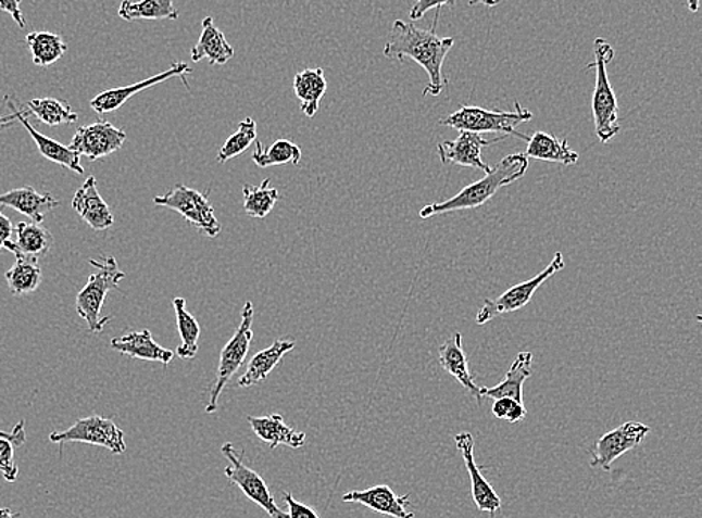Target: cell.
Wrapping results in <instances>:
<instances>
[{
    "instance_id": "obj_1",
    "label": "cell",
    "mask_w": 702,
    "mask_h": 518,
    "mask_svg": "<svg viewBox=\"0 0 702 518\" xmlns=\"http://www.w3.org/2000/svg\"><path fill=\"white\" fill-rule=\"evenodd\" d=\"M452 47V38H440L435 30L419 29L414 23L396 20L390 38L385 43L384 56L392 61L403 62L410 59L418 63L430 78L424 89V97H439L448 86L442 68Z\"/></svg>"
},
{
    "instance_id": "obj_2",
    "label": "cell",
    "mask_w": 702,
    "mask_h": 518,
    "mask_svg": "<svg viewBox=\"0 0 702 518\" xmlns=\"http://www.w3.org/2000/svg\"><path fill=\"white\" fill-rule=\"evenodd\" d=\"M527 168H529V160L525 154H510V156L503 157L498 167L491 169L481 180L466 186L450 200L426 205L419 212V216L423 219H428V217L436 215L481 207L482 204H486L498 193L499 189L505 188V186L525 177Z\"/></svg>"
},
{
    "instance_id": "obj_3",
    "label": "cell",
    "mask_w": 702,
    "mask_h": 518,
    "mask_svg": "<svg viewBox=\"0 0 702 518\" xmlns=\"http://www.w3.org/2000/svg\"><path fill=\"white\" fill-rule=\"evenodd\" d=\"M593 43V66L597 68V85L592 99L594 130L599 141L606 144L620 132V109L606 71V66L613 61L614 49L604 38H597Z\"/></svg>"
},
{
    "instance_id": "obj_4",
    "label": "cell",
    "mask_w": 702,
    "mask_h": 518,
    "mask_svg": "<svg viewBox=\"0 0 702 518\" xmlns=\"http://www.w3.org/2000/svg\"><path fill=\"white\" fill-rule=\"evenodd\" d=\"M89 263L97 271L89 276L86 287L78 292L75 308L92 333H101L106 324L111 321V316H105V318L101 316L106 294L117 290L118 283L125 279L126 275L118 268L114 256H104L99 261L90 260Z\"/></svg>"
},
{
    "instance_id": "obj_5",
    "label": "cell",
    "mask_w": 702,
    "mask_h": 518,
    "mask_svg": "<svg viewBox=\"0 0 702 518\" xmlns=\"http://www.w3.org/2000/svg\"><path fill=\"white\" fill-rule=\"evenodd\" d=\"M534 113L523 109L518 101H515V112H496L481 106L463 105L459 112L440 121V125L457 129L460 132L475 134H499V136H514L522 140H529L525 134L518 132L517 126L529 122Z\"/></svg>"
},
{
    "instance_id": "obj_6",
    "label": "cell",
    "mask_w": 702,
    "mask_h": 518,
    "mask_svg": "<svg viewBox=\"0 0 702 518\" xmlns=\"http://www.w3.org/2000/svg\"><path fill=\"white\" fill-rule=\"evenodd\" d=\"M253 316H255V307H253L252 302H246L243 311H241L240 326L221 352L216 382H214L212 391H210V401L205 406V414L212 415L216 413L222 391H224L229 379L239 371L246 357H248L253 340Z\"/></svg>"
},
{
    "instance_id": "obj_7",
    "label": "cell",
    "mask_w": 702,
    "mask_h": 518,
    "mask_svg": "<svg viewBox=\"0 0 702 518\" xmlns=\"http://www.w3.org/2000/svg\"><path fill=\"white\" fill-rule=\"evenodd\" d=\"M221 451L228 460V466L224 469L225 477L236 484L249 501L261 506L269 518H289L288 513L281 511L279 505L276 504L275 494L269 492L264 478L246 465L245 453L236 450L231 442L222 445Z\"/></svg>"
},
{
    "instance_id": "obj_8",
    "label": "cell",
    "mask_w": 702,
    "mask_h": 518,
    "mask_svg": "<svg viewBox=\"0 0 702 518\" xmlns=\"http://www.w3.org/2000/svg\"><path fill=\"white\" fill-rule=\"evenodd\" d=\"M153 203L177 212L210 239L221 235L222 225L214 215L213 205L210 204L209 198L204 193L198 192L196 189L177 184L165 195L154 197Z\"/></svg>"
},
{
    "instance_id": "obj_9",
    "label": "cell",
    "mask_w": 702,
    "mask_h": 518,
    "mask_svg": "<svg viewBox=\"0 0 702 518\" xmlns=\"http://www.w3.org/2000/svg\"><path fill=\"white\" fill-rule=\"evenodd\" d=\"M563 268H565V260H563L562 252H557L553 261H551L550 266L535 276V278L514 285L510 290L499 295L498 299L486 300L475 321H477L478 326H484V324L493 321L498 316L513 314V312L526 307L531 302V299H534L535 292L542 287V283H546L551 276L562 271Z\"/></svg>"
},
{
    "instance_id": "obj_10",
    "label": "cell",
    "mask_w": 702,
    "mask_h": 518,
    "mask_svg": "<svg viewBox=\"0 0 702 518\" xmlns=\"http://www.w3.org/2000/svg\"><path fill=\"white\" fill-rule=\"evenodd\" d=\"M50 441L54 444L83 442V444L102 446L113 454H123L126 451L125 432L116 422L101 415H90L63 432L51 433Z\"/></svg>"
},
{
    "instance_id": "obj_11",
    "label": "cell",
    "mask_w": 702,
    "mask_h": 518,
    "mask_svg": "<svg viewBox=\"0 0 702 518\" xmlns=\"http://www.w3.org/2000/svg\"><path fill=\"white\" fill-rule=\"evenodd\" d=\"M650 430L652 429L648 425L629 421L617 427V429L611 430V432H606L593 446L590 465H592V468L611 470L613 463L618 457H622L623 454L636 450L648 437Z\"/></svg>"
},
{
    "instance_id": "obj_12",
    "label": "cell",
    "mask_w": 702,
    "mask_h": 518,
    "mask_svg": "<svg viewBox=\"0 0 702 518\" xmlns=\"http://www.w3.org/2000/svg\"><path fill=\"white\" fill-rule=\"evenodd\" d=\"M125 141V130L116 128L110 122L98 121L78 128L70 148L89 161H98L121 150Z\"/></svg>"
},
{
    "instance_id": "obj_13",
    "label": "cell",
    "mask_w": 702,
    "mask_h": 518,
    "mask_svg": "<svg viewBox=\"0 0 702 518\" xmlns=\"http://www.w3.org/2000/svg\"><path fill=\"white\" fill-rule=\"evenodd\" d=\"M505 136L486 138L482 134L462 132L455 140L439 142L438 153L442 164L460 165V167H471L481 169L489 174L491 168L489 164L482 161L481 152L487 146L505 140Z\"/></svg>"
},
{
    "instance_id": "obj_14",
    "label": "cell",
    "mask_w": 702,
    "mask_h": 518,
    "mask_svg": "<svg viewBox=\"0 0 702 518\" xmlns=\"http://www.w3.org/2000/svg\"><path fill=\"white\" fill-rule=\"evenodd\" d=\"M455 446L462 454L467 473H469L472 484V500L481 513H489L491 518L502 509V500L499 494L491 488L489 481L482 476V470L475 462L474 448L475 439L469 432L459 433L455 437Z\"/></svg>"
},
{
    "instance_id": "obj_15",
    "label": "cell",
    "mask_w": 702,
    "mask_h": 518,
    "mask_svg": "<svg viewBox=\"0 0 702 518\" xmlns=\"http://www.w3.org/2000/svg\"><path fill=\"white\" fill-rule=\"evenodd\" d=\"M192 74V68H189L188 63L176 62L173 63L172 68L164 71V73L153 75V77L147 78L140 83H135V85L117 87V89L105 90V92L99 93L98 97H95L90 101V106L98 114H106L111 112H116L121 109L125 102H128L130 98L135 94L142 92V90L150 89V87L160 85L170 80V78L180 77L184 80L185 86L189 87L188 81H186V75Z\"/></svg>"
},
{
    "instance_id": "obj_16",
    "label": "cell",
    "mask_w": 702,
    "mask_h": 518,
    "mask_svg": "<svg viewBox=\"0 0 702 518\" xmlns=\"http://www.w3.org/2000/svg\"><path fill=\"white\" fill-rule=\"evenodd\" d=\"M342 501L366 506L372 511L392 518H415V514L408 509L411 505L410 494L399 496L390 485H373L366 490H354L343 494Z\"/></svg>"
},
{
    "instance_id": "obj_17",
    "label": "cell",
    "mask_w": 702,
    "mask_h": 518,
    "mask_svg": "<svg viewBox=\"0 0 702 518\" xmlns=\"http://www.w3.org/2000/svg\"><path fill=\"white\" fill-rule=\"evenodd\" d=\"M7 104L10 106L11 112H13L17 122L25 126L27 132L30 134V137L34 138V141L37 142L39 153L42 154L46 160L54 162V164L62 165L71 172L85 174V168L82 165V156L77 152H74L70 146H63L61 142L54 141L53 138L42 136L41 132H38L34 128V125L29 122L30 112H22L17 105H15L14 99L7 98Z\"/></svg>"
},
{
    "instance_id": "obj_18",
    "label": "cell",
    "mask_w": 702,
    "mask_h": 518,
    "mask_svg": "<svg viewBox=\"0 0 702 518\" xmlns=\"http://www.w3.org/2000/svg\"><path fill=\"white\" fill-rule=\"evenodd\" d=\"M73 209L95 231H105L113 227L114 215L98 191L97 179L87 177L82 188L75 192Z\"/></svg>"
},
{
    "instance_id": "obj_19",
    "label": "cell",
    "mask_w": 702,
    "mask_h": 518,
    "mask_svg": "<svg viewBox=\"0 0 702 518\" xmlns=\"http://www.w3.org/2000/svg\"><path fill=\"white\" fill-rule=\"evenodd\" d=\"M439 365L452 378L457 379L460 386L469 390L471 394L481 402V387L475 382V375L472 374L469 359L463 350L462 334L455 333L454 339L447 340L439 348Z\"/></svg>"
},
{
    "instance_id": "obj_20",
    "label": "cell",
    "mask_w": 702,
    "mask_h": 518,
    "mask_svg": "<svg viewBox=\"0 0 702 518\" xmlns=\"http://www.w3.org/2000/svg\"><path fill=\"white\" fill-rule=\"evenodd\" d=\"M0 205L11 207L30 217L32 223L42 224L47 213L59 207V201L51 193H39L32 186L13 189L0 195Z\"/></svg>"
},
{
    "instance_id": "obj_21",
    "label": "cell",
    "mask_w": 702,
    "mask_h": 518,
    "mask_svg": "<svg viewBox=\"0 0 702 518\" xmlns=\"http://www.w3.org/2000/svg\"><path fill=\"white\" fill-rule=\"evenodd\" d=\"M252 432L256 434L269 450H276L279 445H287L289 448H301L305 444V433L285 425L284 417L279 414L267 415V417H248Z\"/></svg>"
},
{
    "instance_id": "obj_22",
    "label": "cell",
    "mask_w": 702,
    "mask_h": 518,
    "mask_svg": "<svg viewBox=\"0 0 702 518\" xmlns=\"http://www.w3.org/2000/svg\"><path fill=\"white\" fill-rule=\"evenodd\" d=\"M111 348L129 357L146 359V362H158L168 366L173 362L174 352L154 342L150 330L130 331L122 338L111 340Z\"/></svg>"
},
{
    "instance_id": "obj_23",
    "label": "cell",
    "mask_w": 702,
    "mask_h": 518,
    "mask_svg": "<svg viewBox=\"0 0 702 518\" xmlns=\"http://www.w3.org/2000/svg\"><path fill=\"white\" fill-rule=\"evenodd\" d=\"M17 239L8 240L3 248L13 252L15 258H39L53 248L54 237L49 229L37 223H20L15 227Z\"/></svg>"
},
{
    "instance_id": "obj_24",
    "label": "cell",
    "mask_w": 702,
    "mask_h": 518,
    "mask_svg": "<svg viewBox=\"0 0 702 518\" xmlns=\"http://www.w3.org/2000/svg\"><path fill=\"white\" fill-rule=\"evenodd\" d=\"M193 62L208 59L210 65H225L234 58L231 43L226 41L225 35L214 26L213 17L202 20L201 37L190 51Z\"/></svg>"
},
{
    "instance_id": "obj_25",
    "label": "cell",
    "mask_w": 702,
    "mask_h": 518,
    "mask_svg": "<svg viewBox=\"0 0 702 518\" xmlns=\"http://www.w3.org/2000/svg\"><path fill=\"white\" fill-rule=\"evenodd\" d=\"M525 156L527 160H538L543 162H553V164L574 165L578 162V153L569 148L565 138H556L550 134L535 132L527 140Z\"/></svg>"
},
{
    "instance_id": "obj_26",
    "label": "cell",
    "mask_w": 702,
    "mask_h": 518,
    "mask_svg": "<svg viewBox=\"0 0 702 518\" xmlns=\"http://www.w3.org/2000/svg\"><path fill=\"white\" fill-rule=\"evenodd\" d=\"M531 362H534V355L530 352H519L502 382L491 389H481V399L498 401V399L507 397L523 403V386L526 379L531 377Z\"/></svg>"
},
{
    "instance_id": "obj_27",
    "label": "cell",
    "mask_w": 702,
    "mask_h": 518,
    "mask_svg": "<svg viewBox=\"0 0 702 518\" xmlns=\"http://www.w3.org/2000/svg\"><path fill=\"white\" fill-rule=\"evenodd\" d=\"M293 348H296V342H292V340H275L267 350L258 352L249 363L246 374L239 378V386L248 389V387L265 381L268 375L279 365L281 358Z\"/></svg>"
},
{
    "instance_id": "obj_28",
    "label": "cell",
    "mask_w": 702,
    "mask_h": 518,
    "mask_svg": "<svg viewBox=\"0 0 702 518\" xmlns=\"http://www.w3.org/2000/svg\"><path fill=\"white\" fill-rule=\"evenodd\" d=\"M293 93L300 101V110L308 117H315L319 112L321 99L327 92L323 68H308L293 77Z\"/></svg>"
},
{
    "instance_id": "obj_29",
    "label": "cell",
    "mask_w": 702,
    "mask_h": 518,
    "mask_svg": "<svg viewBox=\"0 0 702 518\" xmlns=\"http://www.w3.org/2000/svg\"><path fill=\"white\" fill-rule=\"evenodd\" d=\"M26 43L32 53V61L41 68L61 61L67 50V43L61 35L53 31H30L26 37Z\"/></svg>"
},
{
    "instance_id": "obj_30",
    "label": "cell",
    "mask_w": 702,
    "mask_h": 518,
    "mask_svg": "<svg viewBox=\"0 0 702 518\" xmlns=\"http://www.w3.org/2000/svg\"><path fill=\"white\" fill-rule=\"evenodd\" d=\"M118 17L125 22L134 20H177L180 17L173 0H123L118 8Z\"/></svg>"
},
{
    "instance_id": "obj_31",
    "label": "cell",
    "mask_w": 702,
    "mask_h": 518,
    "mask_svg": "<svg viewBox=\"0 0 702 518\" xmlns=\"http://www.w3.org/2000/svg\"><path fill=\"white\" fill-rule=\"evenodd\" d=\"M174 311H176L178 334L181 343L177 348V355L180 358H196L198 354V340H200L201 328L196 316L186 311V300L184 296H176L173 300Z\"/></svg>"
},
{
    "instance_id": "obj_32",
    "label": "cell",
    "mask_w": 702,
    "mask_h": 518,
    "mask_svg": "<svg viewBox=\"0 0 702 518\" xmlns=\"http://www.w3.org/2000/svg\"><path fill=\"white\" fill-rule=\"evenodd\" d=\"M5 278L13 295H26L38 290L42 282V270L37 258L20 256L14 266L7 271Z\"/></svg>"
},
{
    "instance_id": "obj_33",
    "label": "cell",
    "mask_w": 702,
    "mask_h": 518,
    "mask_svg": "<svg viewBox=\"0 0 702 518\" xmlns=\"http://www.w3.org/2000/svg\"><path fill=\"white\" fill-rule=\"evenodd\" d=\"M301 157H303V152L299 146L289 140H277L267 149L258 141L255 152L252 154L253 162L260 168L285 164L299 165Z\"/></svg>"
},
{
    "instance_id": "obj_34",
    "label": "cell",
    "mask_w": 702,
    "mask_h": 518,
    "mask_svg": "<svg viewBox=\"0 0 702 518\" xmlns=\"http://www.w3.org/2000/svg\"><path fill=\"white\" fill-rule=\"evenodd\" d=\"M243 198L246 215L264 219L275 209L280 193L276 188H273L272 180L265 179L260 186L245 185Z\"/></svg>"
},
{
    "instance_id": "obj_35",
    "label": "cell",
    "mask_w": 702,
    "mask_h": 518,
    "mask_svg": "<svg viewBox=\"0 0 702 518\" xmlns=\"http://www.w3.org/2000/svg\"><path fill=\"white\" fill-rule=\"evenodd\" d=\"M30 113L42 124L49 126L71 125L78 121V114L73 112L66 101L55 98L32 99L27 102Z\"/></svg>"
},
{
    "instance_id": "obj_36",
    "label": "cell",
    "mask_w": 702,
    "mask_h": 518,
    "mask_svg": "<svg viewBox=\"0 0 702 518\" xmlns=\"http://www.w3.org/2000/svg\"><path fill=\"white\" fill-rule=\"evenodd\" d=\"M255 141L256 122L252 117H246L245 121L240 122L237 132L233 134L225 141V144L222 146L220 152H217V162L225 164V162L233 160V157L239 156V154L245 153L246 150L251 148L252 142Z\"/></svg>"
},
{
    "instance_id": "obj_37",
    "label": "cell",
    "mask_w": 702,
    "mask_h": 518,
    "mask_svg": "<svg viewBox=\"0 0 702 518\" xmlns=\"http://www.w3.org/2000/svg\"><path fill=\"white\" fill-rule=\"evenodd\" d=\"M0 472L8 482L17 481L18 465L14 457V444L10 439L0 437Z\"/></svg>"
},
{
    "instance_id": "obj_38",
    "label": "cell",
    "mask_w": 702,
    "mask_h": 518,
    "mask_svg": "<svg viewBox=\"0 0 702 518\" xmlns=\"http://www.w3.org/2000/svg\"><path fill=\"white\" fill-rule=\"evenodd\" d=\"M454 3L455 0H416L414 7H412L410 18L412 20V23L418 22V20H422L430 10H438V15H436V18H438L440 8L454 5Z\"/></svg>"
},
{
    "instance_id": "obj_39",
    "label": "cell",
    "mask_w": 702,
    "mask_h": 518,
    "mask_svg": "<svg viewBox=\"0 0 702 518\" xmlns=\"http://www.w3.org/2000/svg\"><path fill=\"white\" fill-rule=\"evenodd\" d=\"M284 501L288 505L289 518H321L316 509H313L312 506L301 504L291 493L284 492Z\"/></svg>"
},
{
    "instance_id": "obj_40",
    "label": "cell",
    "mask_w": 702,
    "mask_h": 518,
    "mask_svg": "<svg viewBox=\"0 0 702 518\" xmlns=\"http://www.w3.org/2000/svg\"><path fill=\"white\" fill-rule=\"evenodd\" d=\"M22 0H0V10L5 11L13 17L14 22L17 23L22 29H25L26 22L22 13Z\"/></svg>"
},
{
    "instance_id": "obj_41",
    "label": "cell",
    "mask_w": 702,
    "mask_h": 518,
    "mask_svg": "<svg viewBox=\"0 0 702 518\" xmlns=\"http://www.w3.org/2000/svg\"><path fill=\"white\" fill-rule=\"evenodd\" d=\"M515 403L517 402L513 401V399H498V401H494L493 407H491V413H493L494 417L499 418V420H505L507 413L513 409Z\"/></svg>"
},
{
    "instance_id": "obj_42",
    "label": "cell",
    "mask_w": 702,
    "mask_h": 518,
    "mask_svg": "<svg viewBox=\"0 0 702 518\" xmlns=\"http://www.w3.org/2000/svg\"><path fill=\"white\" fill-rule=\"evenodd\" d=\"M0 437L10 439L14 446H22L26 441L25 421L17 422L13 432H2V430H0Z\"/></svg>"
},
{
    "instance_id": "obj_43",
    "label": "cell",
    "mask_w": 702,
    "mask_h": 518,
    "mask_svg": "<svg viewBox=\"0 0 702 518\" xmlns=\"http://www.w3.org/2000/svg\"><path fill=\"white\" fill-rule=\"evenodd\" d=\"M14 228L11 220L8 219L2 212H0V251H2L3 244L10 240L11 235H13Z\"/></svg>"
},
{
    "instance_id": "obj_44",
    "label": "cell",
    "mask_w": 702,
    "mask_h": 518,
    "mask_svg": "<svg viewBox=\"0 0 702 518\" xmlns=\"http://www.w3.org/2000/svg\"><path fill=\"white\" fill-rule=\"evenodd\" d=\"M467 2H469L471 7L484 5L487 8H494L498 7L499 3H501V0H467Z\"/></svg>"
},
{
    "instance_id": "obj_45",
    "label": "cell",
    "mask_w": 702,
    "mask_h": 518,
    "mask_svg": "<svg viewBox=\"0 0 702 518\" xmlns=\"http://www.w3.org/2000/svg\"><path fill=\"white\" fill-rule=\"evenodd\" d=\"M17 122V118H15L14 114H11V116H0V129H5L8 126H11Z\"/></svg>"
},
{
    "instance_id": "obj_46",
    "label": "cell",
    "mask_w": 702,
    "mask_h": 518,
    "mask_svg": "<svg viewBox=\"0 0 702 518\" xmlns=\"http://www.w3.org/2000/svg\"><path fill=\"white\" fill-rule=\"evenodd\" d=\"M688 8L690 13H697L698 8H700V0H688Z\"/></svg>"
},
{
    "instance_id": "obj_47",
    "label": "cell",
    "mask_w": 702,
    "mask_h": 518,
    "mask_svg": "<svg viewBox=\"0 0 702 518\" xmlns=\"http://www.w3.org/2000/svg\"><path fill=\"white\" fill-rule=\"evenodd\" d=\"M0 518H17V516L10 508H2L0 509Z\"/></svg>"
}]
</instances>
